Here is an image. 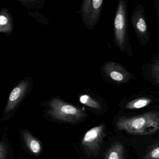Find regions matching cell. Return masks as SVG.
<instances>
[{"label": "cell", "mask_w": 159, "mask_h": 159, "mask_svg": "<svg viewBox=\"0 0 159 159\" xmlns=\"http://www.w3.org/2000/svg\"><path fill=\"white\" fill-rule=\"evenodd\" d=\"M116 125L119 130L130 134H151L159 130V112L150 111L132 117H122L119 119Z\"/></svg>", "instance_id": "cell-1"}, {"label": "cell", "mask_w": 159, "mask_h": 159, "mask_svg": "<svg viewBox=\"0 0 159 159\" xmlns=\"http://www.w3.org/2000/svg\"><path fill=\"white\" fill-rule=\"evenodd\" d=\"M114 41L116 46L123 53L133 56L128 30V2L118 1L114 21Z\"/></svg>", "instance_id": "cell-2"}, {"label": "cell", "mask_w": 159, "mask_h": 159, "mask_svg": "<svg viewBox=\"0 0 159 159\" xmlns=\"http://www.w3.org/2000/svg\"><path fill=\"white\" fill-rule=\"evenodd\" d=\"M48 113L56 119L64 122H76L85 117L86 114L81 109L58 98H53L49 102Z\"/></svg>", "instance_id": "cell-3"}, {"label": "cell", "mask_w": 159, "mask_h": 159, "mask_svg": "<svg viewBox=\"0 0 159 159\" xmlns=\"http://www.w3.org/2000/svg\"><path fill=\"white\" fill-rule=\"evenodd\" d=\"M103 0H85L80 7V13L83 24L88 29L93 30L101 16Z\"/></svg>", "instance_id": "cell-4"}, {"label": "cell", "mask_w": 159, "mask_h": 159, "mask_svg": "<svg viewBox=\"0 0 159 159\" xmlns=\"http://www.w3.org/2000/svg\"><path fill=\"white\" fill-rule=\"evenodd\" d=\"M131 21L138 42L142 45H146L150 40V32L146 21L144 7L141 4L133 11Z\"/></svg>", "instance_id": "cell-5"}, {"label": "cell", "mask_w": 159, "mask_h": 159, "mask_svg": "<svg viewBox=\"0 0 159 159\" xmlns=\"http://www.w3.org/2000/svg\"><path fill=\"white\" fill-rule=\"evenodd\" d=\"M30 84L28 81L20 83L12 90L3 110L1 121H7L14 116L20 102L25 97Z\"/></svg>", "instance_id": "cell-6"}, {"label": "cell", "mask_w": 159, "mask_h": 159, "mask_svg": "<svg viewBox=\"0 0 159 159\" xmlns=\"http://www.w3.org/2000/svg\"><path fill=\"white\" fill-rule=\"evenodd\" d=\"M102 72L110 82L119 84L129 83L134 78L133 74L121 64L113 61L105 63L101 67Z\"/></svg>", "instance_id": "cell-7"}, {"label": "cell", "mask_w": 159, "mask_h": 159, "mask_svg": "<svg viewBox=\"0 0 159 159\" xmlns=\"http://www.w3.org/2000/svg\"><path fill=\"white\" fill-rule=\"evenodd\" d=\"M105 126L102 124L88 131L81 141V145L84 149L92 154L99 152L102 141L105 136Z\"/></svg>", "instance_id": "cell-8"}, {"label": "cell", "mask_w": 159, "mask_h": 159, "mask_svg": "<svg viewBox=\"0 0 159 159\" xmlns=\"http://www.w3.org/2000/svg\"><path fill=\"white\" fill-rule=\"evenodd\" d=\"M143 74L145 79L159 87V53L144 65Z\"/></svg>", "instance_id": "cell-9"}, {"label": "cell", "mask_w": 159, "mask_h": 159, "mask_svg": "<svg viewBox=\"0 0 159 159\" xmlns=\"http://www.w3.org/2000/svg\"><path fill=\"white\" fill-rule=\"evenodd\" d=\"M20 134L24 144L29 151L34 155H39L42 151L41 142L35 138L30 132L24 129L20 130Z\"/></svg>", "instance_id": "cell-10"}, {"label": "cell", "mask_w": 159, "mask_h": 159, "mask_svg": "<svg viewBox=\"0 0 159 159\" xmlns=\"http://www.w3.org/2000/svg\"><path fill=\"white\" fill-rule=\"evenodd\" d=\"M0 159H14V154L6 132L0 137Z\"/></svg>", "instance_id": "cell-11"}, {"label": "cell", "mask_w": 159, "mask_h": 159, "mask_svg": "<svg viewBox=\"0 0 159 159\" xmlns=\"http://www.w3.org/2000/svg\"><path fill=\"white\" fill-rule=\"evenodd\" d=\"M124 148L120 143L117 142L111 146L104 159H123Z\"/></svg>", "instance_id": "cell-12"}, {"label": "cell", "mask_w": 159, "mask_h": 159, "mask_svg": "<svg viewBox=\"0 0 159 159\" xmlns=\"http://www.w3.org/2000/svg\"><path fill=\"white\" fill-rule=\"evenodd\" d=\"M152 101L149 98H138L129 102L125 105V108L128 109H138L147 106L151 103Z\"/></svg>", "instance_id": "cell-13"}, {"label": "cell", "mask_w": 159, "mask_h": 159, "mask_svg": "<svg viewBox=\"0 0 159 159\" xmlns=\"http://www.w3.org/2000/svg\"><path fill=\"white\" fill-rule=\"evenodd\" d=\"M79 101L81 104L93 109L100 110L102 105L98 101L88 94H82L79 97Z\"/></svg>", "instance_id": "cell-14"}, {"label": "cell", "mask_w": 159, "mask_h": 159, "mask_svg": "<svg viewBox=\"0 0 159 159\" xmlns=\"http://www.w3.org/2000/svg\"><path fill=\"white\" fill-rule=\"evenodd\" d=\"M9 18L5 15H0V32L7 31L11 30Z\"/></svg>", "instance_id": "cell-15"}, {"label": "cell", "mask_w": 159, "mask_h": 159, "mask_svg": "<svg viewBox=\"0 0 159 159\" xmlns=\"http://www.w3.org/2000/svg\"><path fill=\"white\" fill-rule=\"evenodd\" d=\"M147 159H159V146L150 150L147 156Z\"/></svg>", "instance_id": "cell-16"}, {"label": "cell", "mask_w": 159, "mask_h": 159, "mask_svg": "<svg viewBox=\"0 0 159 159\" xmlns=\"http://www.w3.org/2000/svg\"><path fill=\"white\" fill-rule=\"evenodd\" d=\"M17 159H25L24 158H23L21 157H19Z\"/></svg>", "instance_id": "cell-17"}]
</instances>
